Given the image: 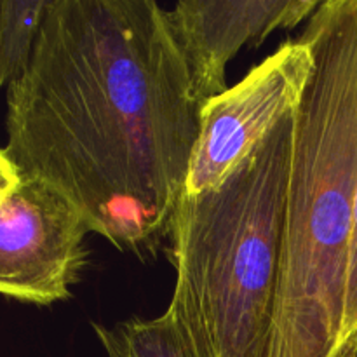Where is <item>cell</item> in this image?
<instances>
[{"label":"cell","instance_id":"1","mask_svg":"<svg viewBox=\"0 0 357 357\" xmlns=\"http://www.w3.org/2000/svg\"><path fill=\"white\" fill-rule=\"evenodd\" d=\"M201 110L159 3L51 0L30 66L7 87L3 150L89 232L153 253L185 194Z\"/></svg>","mask_w":357,"mask_h":357},{"label":"cell","instance_id":"2","mask_svg":"<svg viewBox=\"0 0 357 357\" xmlns=\"http://www.w3.org/2000/svg\"><path fill=\"white\" fill-rule=\"evenodd\" d=\"M295 112L278 296L267 357H331L344 340L357 183V0L319 2Z\"/></svg>","mask_w":357,"mask_h":357},{"label":"cell","instance_id":"3","mask_svg":"<svg viewBox=\"0 0 357 357\" xmlns=\"http://www.w3.org/2000/svg\"><path fill=\"white\" fill-rule=\"evenodd\" d=\"M295 112L222 183L178 202L167 236L176 274L167 312L199 357H267Z\"/></svg>","mask_w":357,"mask_h":357},{"label":"cell","instance_id":"4","mask_svg":"<svg viewBox=\"0 0 357 357\" xmlns=\"http://www.w3.org/2000/svg\"><path fill=\"white\" fill-rule=\"evenodd\" d=\"M87 234L61 194L21 178L0 195V295L42 307L70 298L87 264Z\"/></svg>","mask_w":357,"mask_h":357},{"label":"cell","instance_id":"5","mask_svg":"<svg viewBox=\"0 0 357 357\" xmlns=\"http://www.w3.org/2000/svg\"><path fill=\"white\" fill-rule=\"evenodd\" d=\"M312 66L309 42L286 40L241 82L208 101L201 110L185 194L197 195L222 183L281 119L295 112Z\"/></svg>","mask_w":357,"mask_h":357},{"label":"cell","instance_id":"6","mask_svg":"<svg viewBox=\"0 0 357 357\" xmlns=\"http://www.w3.org/2000/svg\"><path fill=\"white\" fill-rule=\"evenodd\" d=\"M316 0H181L166 10L201 107L225 93V70L244 45L309 20Z\"/></svg>","mask_w":357,"mask_h":357},{"label":"cell","instance_id":"7","mask_svg":"<svg viewBox=\"0 0 357 357\" xmlns=\"http://www.w3.org/2000/svg\"><path fill=\"white\" fill-rule=\"evenodd\" d=\"M93 330L107 357H199L167 310L153 319L114 326L93 323Z\"/></svg>","mask_w":357,"mask_h":357},{"label":"cell","instance_id":"8","mask_svg":"<svg viewBox=\"0 0 357 357\" xmlns=\"http://www.w3.org/2000/svg\"><path fill=\"white\" fill-rule=\"evenodd\" d=\"M51 0H0V87L28 70Z\"/></svg>","mask_w":357,"mask_h":357},{"label":"cell","instance_id":"9","mask_svg":"<svg viewBox=\"0 0 357 357\" xmlns=\"http://www.w3.org/2000/svg\"><path fill=\"white\" fill-rule=\"evenodd\" d=\"M357 328V183L354 199V223H352L351 248H349L347 288H345L344 338Z\"/></svg>","mask_w":357,"mask_h":357},{"label":"cell","instance_id":"10","mask_svg":"<svg viewBox=\"0 0 357 357\" xmlns=\"http://www.w3.org/2000/svg\"><path fill=\"white\" fill-rule=\"evenodd\" d=\"M21 174L13 160L6 153V150L0 149V195L9 194L10 190L20 185Z\"/></svg>","mask_w":357,"mask_h":357},{"label":"cell","instance_id":"11","mask_svg":"<svg viewBox=\"0 0 357 357\" xmlns=\"http://www.w3.org/2000/svg\"><path fill=\"white\" fill-rule=\"evenodd\" d=\"M331 357H357V328L338 344Z\"/></svg>","mask_w":357,"mask_h":357}]
</instances>
